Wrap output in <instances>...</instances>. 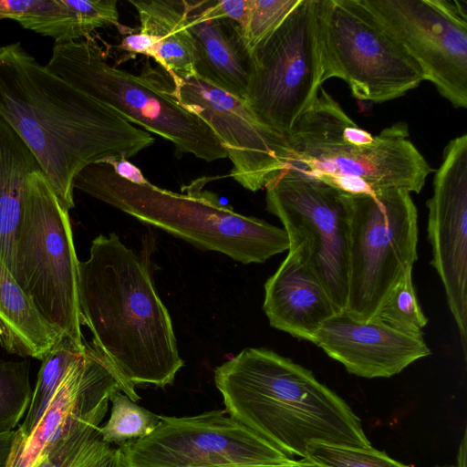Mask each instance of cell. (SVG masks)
<instances>
[{"instance_id": "obj_1", "label": "cell", "mask_w": 467, "mask_h": 467, "mask_svg": "<svg viewBox=\"0 0 467 467\" xmlns=\"http://www.w3.org/2000/svg\"><path fill=\"white\" fill-rule=\"evenodd\" d=\"M0 114L32 151L67 211L75 206L74 179L86 166L132 158L155 141L47 70L20 43L0 50Z\"/></svg>"}, {"instance_id": "obj_2", "label": "cell", "mask_w": 467, "mask_h": 467, "mask_svg": "<svg viewBox=\"0 0 467 467\" xmlns=\"http://www.w3.org/2000/svg\"><path fill=\"white\" fill-rule=\"evenodd\" d=\"M81 324L91 345L130 383L163 388L183 366L170 314L144 261L111 233L78 263Z\"/></svg>"}, {"instance_id": "obj_3", "label": "cell", "mask_w": 467, "mask_h": 467, "mask_svg": "<svg viewBox=\"0 0 467 467\" xmlns=\"http://www.w3.org/2000/svg\"><path fill=\"white\" fill-rule=\"evenodd\" d=\"M225 411L287 456L311 442L372 446L362 421L311 370L276 352L246 348L214 369Z\"/></svg>"}, {"instance_id": "obj_4", "label": "cell", "mask_w": 467, "mask_h": 467, "mask_svg": "<svg viewBox=\"0 0 467 467\" xmlns=\"http://www.w3.org/2000/svg\"><path fill=\"white\" fill-rule=\"evenodd\" d=\"M285 139L294 155L288 168L348 193H418L432 171L405 122L372 135L322 87Z\"/></svg>"}, {"instance_id": "obj_5", "label": "cell", "mask_w": 467, "mask_h": 467, "mask_svg": "<svg viewBox=\"0 0 467 467\" xmlns=\"http://www.w3.org/2000/svg\"><path fill=\"white\" fill-rule=\"evenodd\" d=\"M208 180L199 178L185 187V192L178 193L149 181H127L109 162L99 161L81 170L73 187L198 248L245 265L264 263L288 251L284 228L223 205L214 194L202 190Z\"/></svg>"}, {"instance_id": "obj_6", "label": "cell", "mask_w": 467, "mask_h": 467, "mask_svg": "<svg viewBox=\"0 0 467 467\" xmlns=\"http://www.w3.org/2000/svg\"><path fill=\"white\" fill-rule=\"evenodd\" d=\"M45 67L132 124L172 143L178 156L192 154L205 161L227 158L203 119L151 78L109 65L102 47L91 36L55 44Z\"/></svg>"}, {"instance_id": "obj_7", "label": "cell", "mask_w": 467, "mask_h": 467, "mask_svg": "<svg viewBox=\"0 0 467 467\" xmlns=\"http://www.w3.org/2000/svg\"><path fill=\"white\" fill-rule=\"evenodd\" d=\"M78 263L68 211L38 170L26 184L10 273L50 326L83 345Z\"/></svg>"}, {"instance_id": "obj_8", "label": "cell", "mask_w": 467, "mask_h": 467, "mask_svg": "<svg viewBox=\"0 0 467 467\" xmlns=\"http://www.w3.org/2000/svg\"><path fill=\"white\" fill-rule=\"evenodd\" d=\"M344 192L348 293L344 311L358 321L377 315L418 258V213L410 192Z\"/></svg>"}, {"instance_id": "obj_9", "label": "cell", "mask_w": 467, "mask_h": 467, "mask_svg": "<svg viewBox=\"0 0 467 467\" xmlns=\"http://www.w3.org/2000/svg\"><path fill=\"white\" fill-rule=\"evenodd\" d=\"M322 82L343 79L359 100L403 96L423 73L364 0H317Z\"/></svg>"}, {"instance_id": "obj_10", "label": "cell", "mask_w": 467, "mask_h": 467, "mask_svg": "<svg viewBox=\"0 0 467 467\" xmlns=\"http://www.w3.org/2000/svg\"><path fill=\"white\" fill-rule=\"evenodd\" d=\"M252 57L244 101L262 122L285 137L323 84L317 0H300Z\"/></svg>"}, {"instance_id": "obj_11", "label": "cell", "mask_w": 467, "mask_h": 467, "mask_svg": "<svg viewBox=\"0 0 467 467\" xmlns=\"http://www.w3.org/2000/svg\"><path fill=\"white\" fill-rule=\"evenodd\" d=\"M266 210L282 223L338 310L348 293L347 219L344 192L287 168L265 185Z\"/></svg>"}, {"instance_id": "obj_12", "label": "cell", "mask_w": 467, "mask_h": 467, "mask_svg": "<svg viewBox=\"0 0 467 467\" xmlns=\"http://www.w3.org/2000/svg\"><path fill=\"white\" fill-rule=\"evenodd\" d=\"M159 419L150 434L119 446L126 467H223L295 460L225 410Z\"/></svg>"}, {"instance_id": "obj_13", "label": "cell", "mask_w": 467, "mask_h": 467, "mask_svg": "<svg viewBox=\"0 0 467 467\" xmlns=\"http://www.w3.org/2000/svg\"><path fill=\"white\" fill-rule=\"evenodd\" d=\"M455 108H467V1L364 0Z\"/></svg>"}, {"instance_id": "obj_14", "label": "cell", "mask_w": 467, "mask_h": 467, "mask_svg": "<svg viewBox=\"0 0 467 467\" xmlns=\"http://www.w3.org/2000/svg\"><path fill=\"white\" fill-rule=\"evenodd\" d=\"M171 82L175 99L213 130L233 163L230 176L244 188H265L294 161L285 137L262 122L244 99L195 75Z\"/></svg>"}, {"instance_id": "obj_15", "label": "cell", "mask_w": 467, "mask_h": 467, "mask_svg": "<svg viewBox=\"0 0 467 467\" xmlns=\"http://www.w3.org/2000/svg\"><path fill=\"white\" fill-rule=\"evenodd\" d=\"M122 391L133 401L135 386L90 344L70 367L32 433L20 446L12 467H34L43 457L98 428L111 395Z\"/></svg>"}, {"instance_id": "obj_16", "label": "cell", "mask_w": 467, "mask_h": 467, "mask_svg": "<svg viewBox=\"0 0 467 467\" xmlns=\"http://www.w3.org/2000/svg\"><path fill=\"white\" fill-rule=\"evenodd\" d=\"M427 206L431 263L443 285L466 357L467 134L451 140L446 145Z\"/></svg>"}, {"instance_id": "obj_17", "label": "cell", "mask_w": 467, "mask_h": 467, "mask_svg": "<svg viewBox=\"0 0 467 467\" xmlns=\"http://www.w3.org/2000/svg\"><path fill=\"white\" fill-rule=\"evenodd\" d=\"M314 344L348 372L366 379L392 377L431 353L423 338L374 320L358 321L345 311L323 324Z\"/></svg>"}, {"instance_id": "obj_18", "label": "cell", "mask_w": 467, "mask_h": 467, "mask_svg": "<svg viewBox=\"0 0 467 467\" xmlns=\"http://www.w3.org/2000/svg\"><path fill=\"white\" fill-rule=\"evenodd\" d=\"M264 311L271 327L315 343L323 324L342 312L306 265L297 247L265 284Z\"/></svg>"}, {"instance_id": "obj_19", "label": "cell", "mask_w": 467, "mask_h": 467, "mask_svg": "<svg viewBox=\"0 0 467 467\" xmlns=\"http://www.w3.org/2000/svg\"><path fill=\"white\" fill-rule=\"evenodd\" d=\"M183 2L193 43L195 76L244 100L253 57L239 25L231 19H201Z\"/></svg>"}, {"instance_id": "obj_20", "label": "cell", "mask_w": 467, "mask_h": 467, "mask_svg": "<svg viewBox=\"0 0 467 467\" xmlns=\"http://www.w3.org/2000/svg\"><path fill=\"white\" fill-rule=\"evenodd\" d=\"M117 0H0V20L52 37L56 44L80 40L99 28L119 26Z\"/></svg>"}, {"instance_id": "obj_21", "label": "cell", "mask_w": 467, "mask_h": 467, "mask_svg": "<svg viewBox=\"0 0 467 467\" xmlns=\"http://www.w3.org/2000/svg\"><path fill=\"white\" fill-rule=\"evenodd\" d=\"M63 333L38 313L0 259V345L10 354L42 360Z\"/></svg>"}, {"instance_id": "obj_22", "label": "cell", "mask_w": 467, "mask_h": 467, "mask_svg": "<svg viewBox=\"0 0 467 467\" xmlns=\"http://www.w3.org/2000/svg\"><path fill=\"white\" fill-rule=\"evenodd\" d=\"M38 170L32 151L0 114V259L9 272L26 184Z\"/></svg>"}, {"instance_id": "obj_23", "label": "cell", "mask_w": 467, "mask_h": 467, "mask_svg": "<svg viewBox=\"0 0 467 467\" xmlns=\"http://www.w3.org/2000/svg\"><path fill=\"white\" fill-rule=\"evenodd\" d=\"M138 12L140 33L154 43L153 59L171 79L195 75L194 50L183 0H130Z\"/></svg>"}, {"instance_id": "obj_24", "label": "cell", "mask_w": 467, "mask_h": 467, "mask_svg": "<svg viewBox=\"0 0 467 467\" xmlns=\"http://www.w3.org/2000/svg\"><path fill=\"white\" fill-rule=\"evenodd\" d=\"M86 346V342L79 345L70 336L63 334L42 359L27 412L18 428L23 442L37 425L60 381L84 353Z\"/></svg>"}, {"instance_id": "obj_25", "label": "cell", "mask_w": 467, "mask_h": 467, "mask_svg": "<svg viewBox=\"0 0 467 467\" xmlns=\"http://www.w3.org/2000/svg\"><path fill=\"white\" fill-rule=\"evenodd\" d=\"M109 420L99 428L104 441L121 446L150 434L159 424V415L137 404L122 391L114 392L110 399Z\"/></svg>"}, {"instance_id": "obj_26", "label": "cell", "mask_w": 467, "mask_h": 467, "mask_svg": "<svg viewBox=\"0 0 467 467\" xmlns=\"http://www.w3.org/2000/svg\"><path fill=\"white\" fill-rule=\"evenodd\" d=\"M371 320L404 335L423 338V328L428 319L420 306L411 271L406 272L391 289Z\"/></svg>"}, {"instance_id": "obj_27", "label": "cell", "mask_w": 467, "mask_h": 467, "mask_svg": "<svg viewBox=\"0 0 467 467\" xmlns=\"http://www.w3.org/2000/svg\"><path fill=\"white\" fill-rule=\"evenodd\" d=\"M32 394L29 363L0 359V434L15 431L27 412Z\"/></svg>"}, {"instance_id": "obj_28", "label": "cell", "mask_w": 467, "mask_h": 467, "mask_svg": "<svg viewBox=\"0 0 467 467\" xmlns=\"http://www.w3.org/2000/svg\"><path fill=\"white\" fill-rule=\"evenodd\" d=\"M306 458L322 467H412L372 446L358 448L311 442L306 447Z\"/></svg>"}, {"instance_id": "obj_29", "label": "cell", "mask_w": 467, "mask_h": 467, "mask_svg": "<svg viewBox=\"0 0 467 467\" xmlns=\"http://www.w3.org/2000/svg\"><path fill=\"white\" fill-rule=\"evenodd\" d=\"M300 0H250L240 26L251 53L266 39L295 9Z\"/></svg>"}, {"instance_id": "obj_30", "label": "cell", "mask_w": 467, "mask_h": 467, "mask_svg": "<svg viewBox=\"0 0 467 467\" xmlns=\"http://www.w3.org/2000/svg\"><path fill=\"white\" fill-rule=\"evenodd\" d=\"M250 0H185L188 8L203 20L231 19L244 23Z\"/></svg>"}, {"instance_id": "obj_31", "label": "cell", "mask_w": 467, "mask_h": 467, "mask_svg": "<svg viewBox=\"0 0 467 467\" xmlns=\"http://www.w3.org/2000/svg\"><path fill=\"white\" fill-rule=\"evenodd\" d=\"M22 442L23 437L18 429L0 434V467H12Z\"/></svg>"}, {"instance_id": "obj_32", "label": "cell", "mask_w": 467, "mask_h": 467, "mask_svg": "<svg viewBox=\"0 0 467 467\" xmlns=\"http://www.w3.org/2000/svg\"><path fill=\"white\" fill-rule=\"evenodd\" d=\"M119 47L121 50L130 54L145 55L150 58H153L154 57V43L152 38L140 31L125 36L122 39Z\"/></svg>"}, {"instance_id": "obj_33", "label": "cell", "mask_w": 467, "mask_h": 467, "mask_svg": "<svg viewBox=\"0 0 467 467\" xmlns=\"http://www.w3.org/2000/svg\"><path fill=\"white\" fill-rule=\"evenodd\" d=\"M105 161L109 162L113 167V170L118 175L127 181L135 183H144L148 182L140 170L130 162L128 159L109 160Z\"/></svg>"}, {"instance_id": "obj_34", "label": "cell", "mask_w": 467, "mask_h": 467, "mask_svg": "<svg viewBox=\"0 0 467 467\" xmlns=\"http://www.w3.org/2000/svg\"><path fill=\"white\" fill-rule=\"evenodd\" d=\"M223 467H322L318 463L307 459L292 460L284 463L253 464V465H231Z\"/></svg>"}, {"instance_id": "obj_35", "label": "cell", "mask_w": 467, "mask_h": 467, "mask_svg": "<svg viewBox=\"0 0 467 467\" xmlns=\"http://www.w3.org/2000/svg\"><path fill=\"white\" fill-rule=\"evenodd\" d=\"M434 467H456L455 465H452V464H442V465H435Z\"/></svg>"}, {"instance_id": "obj_36", "label": "cell", "mask_w": 467, "mask_h": 467, "mask_svg": "<svg viewBox=\"0 0 467 467\" xmlns=\"http://www.w3.org/2000/svg\"><path fill=\"white\" fill-rule=\"evenodd\" d=\"M2 47H0V50H1Z\"/></svg>"}]
</instances>
